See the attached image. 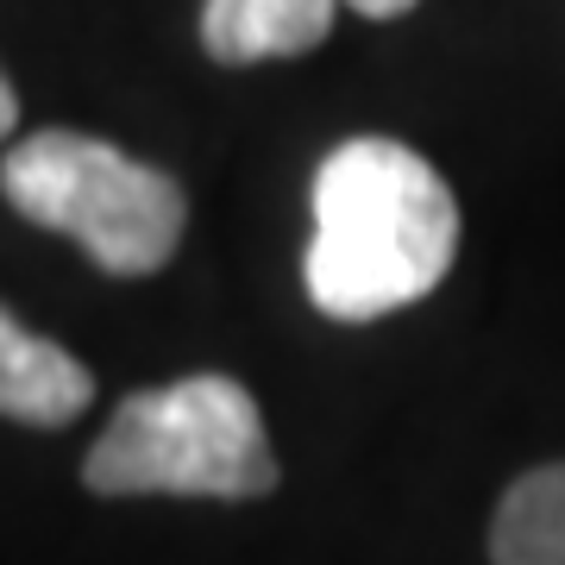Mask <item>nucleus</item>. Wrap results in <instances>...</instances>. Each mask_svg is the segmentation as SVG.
Listing matches in <instances>:
<instances>
[{
  "label": "nucleus",
  "mask_w": 565,
  "mask_h": 565,
  "mask_svg": "<svg viewBox=\"0 0 565 565\" xmlns=\"http://www.w3.org/2000/svg\"><path fill=\"white\" fill-rule=\"evenodd\" d=\"M340 0H207L202 7V44L214 63H270V57H308L333 32Z\"/></svg>",
  "instance_id": "nucleus-5"
},
{
  "label": "nucleus",
  "mask_w": 565,
  "mask_h": 565,
  "mask_svg": "<svg viewBox=\"0 0 565 565\" xmlns=\"http://www.w3.org/2000/svg\"><path fill=\"white\" fill-rule=\"evenodd\" d=\"M459 258V202L422 151L345 139L315 170L308 302L333 321H377L440 289Z\"/></svg>",
  "instance_id": "nucleus-1"
},
{
  "label": "nucleus",
  "mask_w": 565,
  "mask_h": 565,
  "mask_svg": "<svg viewBox=\"0 0 565 565\" xmlns=\"http://www.w3.org/2000/svg\"><path fill=\"white\" fill-rule=\"evenodd\" d=\"M82 484L102 497H264L277 490V446L258 396L239 377L195 371L182 384L139 390L114 408L82 459Z\"/></svg>",
  "instance_id": "nucleus-2"
},
{
  "label": "nucleus",
  "mask_w": 565,
  "mask_h": 565,
  "mask_svg": "<svg viewBox=\"0 0 565 565\" xmlns=\"http://www.w3.org/2000/svg\"><path fill=\"white\" fill-rule=\"evenodd\" d=\"M13 126H20V95H13V82L0 76V145L13 139Z\"/></svg>",
  "instance_id": "nucleus-8"
},
{
  "label": "nucleus",
  "mask_w": 565,
  "mask_h": 565,
  "mask_svg": "<svg viewBox=\"0 0 565 565\" xmlns=\"http://www.w3.org/2000/svg\"><path fill=\"white\" fill-rule=\"evenodd\" d=\"M352 13H364V20H403V13H415L422 0H345Z\"/></svg>",
  "instance_id": "nucleus-7"
},
{
  "label": "nucleus",
  "mask_w": 565,
  "mask_h": 565,
  "mask_svg": "<svg viewBox=\"0 0 565 565\" xmlns=\"http://www.w3.org/2000/svg\"><path fill=\"white\" fill-rule=\"evenodd\" d=\"M0 189L32 226L70 233L107 277L163 270L189 221L177 177L70 126H44L13 145L0 158Z\"/></svg>",
  "instance_id": "nucleus-3"
},
{
  "label": "nucleus",
  "mask_w": 565,
  "mask_h": 565,
  "mask_svg": "<svg viewBox=\"0 0 565 565\" xmlns=\"http://www.w3.org/2000/svg\"><path fill=\"white\" fill-rule=\"evenodd\" d=\"M490 565H565V465L509 484L490 522Z\"/></svg>",
  "instance_id": "nucleus-6"
},
{
  "label": "nucleus",
  "mask_w": 565,
  "mask_h": 565,
  "mask_svg": "<svg viewBox=\"0 0 565 565\" xmlns=\"http://www.w3.org/2000/svg\"><path fill=\"white\" fill-rule=\"evenodd\" d=\"M95 403V377L76 352L57 340L25 333L7 308H0V415L25 427H63Z\"/></svg>",
  "instance_id": "nucleus-4"
}]
</instances>
